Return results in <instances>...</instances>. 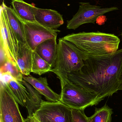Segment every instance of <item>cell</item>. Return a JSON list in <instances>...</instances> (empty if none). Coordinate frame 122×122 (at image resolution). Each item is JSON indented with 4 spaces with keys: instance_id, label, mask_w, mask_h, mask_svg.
Returning a JSON list of instances; mask_svg holds the SVG:
<instances>
[{
    "instance_id": "5",
    "label": "cell",
    "mask_w": 122,
    "mask_h": 122,
    "mask_svg": "<svg viewBox=\"0 0 122 122\" xmlns=\"http://www.w3.org/2000/svg\"><path fill=\"white\" fill-rule=\"evenodd\" d=\"M33 117L39 122H73L72 109L61 102L43 101Z\"/></svg>"
},
{
    "instance_id": "6",
    "label": "cell",
    "mask_w": 122,
    "mask_h": 122,
    "mask_svg": "<svg viewBox=\"0 0 122 122\" xmlns=\"http://www.w3.org/2000/svg\"><path fill=\"white\" fill-rule=\"evenodd\" d=\"M80 4L77 13L72 19L67 21V28L68 29L75 30L85 24H94L99 17L119 9L117 7L104 8L91 5L89 3H80Z\"/></svg>"
},
{
    "instance_id": "20",
    "label": "cell",
    "mask_w": 122,
    "mask_h": 122,
    "mask_svg": "<svg viewBox=\"0 0 122 122\" xmlns=\"http://www.w3.org/2000/svg\"><path fill=\"white\" fill-rule=\"evenodd\" d=\"M113 110L105 104L100 108H96L94 114L88 117L89 122H111Z\"/></svg>"
},
{
    "instance_id": "3",
    "label": "cell",
    "mask_w": 122,
    "mask_h": 122,
    "mask_svg": "<svg viewBox=\"0 0 122 122\" xmlns=\"http://www.w3.org/2000/svg\"><path fill=\"white\" fill-rule=\"evenodd\" d=\"M89 55L75 45L64 38H60L58 44L56 59L50 72L54 73L60 81L68 78L72 72L80 70Z\"/></svg>"
},
{
    "instance_id": "1",
    "label": "cell",
    "mask_w": 122,
    "mask_h": 122,
    "mask_svg": "<svg viewBox=\"0 0 122 122\" xmlns=\"http://www.w3.org/2000/svg\"><path fill=\"white\" fill-rule=\"evenodd\" d=\"M80 70L68 75L75 84L104 99L119 90L122 74V49L101 56L89 55Z\"/></svg>"
},
{
    "instance_id": "12",
    "label": "cell",
    "mask_w": 122,
    "mask_h": 122,
    "mask_svg": "<svg viewBox=\"0 0 122 122\" xmlns=\"http://www.w3.org/2000/svg\"><path fill=\"white\" fill-rule=\"evenodd\" d=\"M33 51L27 43L19 41L16 55V65L23 75L28 76L31 72Z\"/></svg>"
},
{
    "instance_id": "21",
    "label": "cell",
    "mask_w": 122,
    "mask_h": 122,
    "mask_svg": "<svg viewBox=\"0 0 122 122\" xmlns=\"http://www.w3.org/2000/svg\"><path fill=\"white\" fill-rule=\"evenodd\" d=\"M73 122H89L84 110L72 109Z\"/></svg>"
},
{
    "instance_id": "11",
    "label": "cell",
    "mask_w": 122,
    "mask_h": 122,
    "mask_svg": "<svg viewBox=\"0 0 122 122\" xmlns=\"http://www.w3.org/2000/svg\"><path fill=\"white\" fill-rule=\"evenodd\" d=\"M23 80L30 84L49 102H60L61 95L56 93L49 87L46 77L37 78L30 75L28 76L23 75Z\"/></svg>"
},
{
    "instance_id": "13",
    "label": "cell",
    "mask_w": 122,
    "mask_h": 122,
    "mask_svg": "<svg viewBox=\"0 0 122 122\" xmlns=\"http://www.w3.org/2000/svg\"><path fill=\"white\" fill-rule=\"evenodd\" d=\"M57 38L48 39L37 47L35 51L44 60L53 67L56 59L58 44Z\"/></svg>"
},
{
    "instance_id": "7",
    "label": "cell",
    "mask_w": 122,
    "mask_h": 122,
    "mask_svg": "<svg viewBox=\"0 0 122 122\" xmlns=\"http://www.w3.org/2000/svg\"><path fill=\"white\" fill-rule=\"evenodd\" d=\"M5 5L4 1H3L0 8V41L3 43L8 59L16 64L19 41L9 24Z\"/></svg>"
},
{
    "instance_id": "14",
    "label": "cell",
    "mask_w": 122,
    "mask_h": 122,
    "mask_svg": "<svg viewBox=\"0 0 122 122\" xmlns=\"http://www.w3.org/2000/svg\"><path fill=\"white\" fill-rule=\"evenodd\" d=\"M4 83L18 103L22 107H26L29 93L22 82L11 78Z\"/></svg>"
},
{
    "instance_id": "4",
    "label": "cell",
    "mask_w": 122,
    "mask_h": 122,
    "mask_svg": "<svg viewBox=\"0 0 122 122\" xmlns=\"http://www.w3.org/2000/svg\"><path fill=\"white\" fill-rule=\"evenodd\" d=\"M60 81V102L71 109L84 110L88 107L98 104L104 99L75 84L69 78Z\"/></svg>"
},
{
    "instance_id": "2",
    "label": "cell",
    "mask_w": 122,
    "mask_h": 122,
    "mask_svg": "<svg viewBox=\"0 0 122 122\" xmlns=\"http://www.w3.org/2000/svg\"><path fill=\"white\" fill-rule=\"evenodd\" d=\"M90 56H101L118 50L120 39L112 34L82 32L69 34L63 37Z\"/></svg>"
},
{
    "instance_id": "23",
    "label": "cell",
    "mask_w": 122,
    "mask_h": 122,
    "mask_svg": "<svg viewBox=\"0 0 122 122\" xmlns=\"http://www.w3.org/2000/svg\"><path fill=\"white\" fill-rule=\"evenodd\" d=\"M34 122H39L37 120V119H36V118H34Z\"/></svg>"
},
{
    "instance_id": "24",
    "label": "cell",
    "mask_w": 122,
    "mask_h": 122,
    "mask_svg": "<svg viewBox=\"0 0 122 122\" xmlns=\"http://www.w3.org/2000/svg\"><path fill=\"white\" fill-rule=\"evenodd\" d=\"M121 36H122V34H121Z\"/></svg>"
},
{
    "instance_id": "16",
    "label": "cell",
    "mask_w": 122,
    "mask_h": 122,
    "mask_svg": "<svg viewBox=\"0 0 122 122\" xmlns=\"http://www.w3.org/2000/svg\"><path fill=\"white\" fill-rule=\"evenodd\" d=\"M11 4L14 11L22 20L36 22L33 10L34 5L28 3L23 0H12Z\"/></svg>"
},
{
    "instance_id": "15",
    "label": "cell",
    "mask_w": 122,
    "mask_h": 122,
    "mask_svg": "<svg viewBox=\"0 0 122 122\" xmlns=\"http://www.w3.org/2000/svg\"><path fill=\"white\" fill-rule=\"evenodd\" d=\"M5 9L10 26L18 41L27 43L23 21L16 14L13 8L5 5Z\"/></svg>"
},
{
    "instance_id": "10",
    "label": "cell",
    "mask_w": 122,
    "mask_h": 122,
    "mask_svg": "<svg viewBox=\"0 0 122 122\" xmlns=\"http://www.w3.org/2000/svg\"><path fill=\"white\" fill-rule=\"evenodd\" d=\"M36 21L43 26L57 29L64 23L62 15L58 11L52 9L33 7Z\"/></svg>"
},
{
    "instance_id": "17",
    "label": "cell",
    "mask_w": 122,
    "mask_h": 122,
    "mask_svg": "<svg viewBox=\"0 0 122 122\" xmlns=\"http://www.w3.org/2000/svg\"><path fill=\"white\" fill-rule=\"evenodd\" d=\"M21 82L27 89L28 92V99L27 108L28 117H33L36 111L41 107L43 100L42 99L40 94L31 85L23 80Z\"/></svg>"
},
{
    "instance_id": "18",
    "label": "cell",
    "mask_w": 122,
    "mask_h": 122,
    "mask_svg": "<svg viewBox=\"0 0 122 122\" xmlns=\"http://www.w3.org/2000/svg\"><path fill=\"white\" fill-rule=\"evenodd\" d=\"M0 73L1 75H8L19 81L22 82L23 80V75L16 64L9 59L0 65Z\"/></svg>"
},
{
    "instance_id": "9",
    "label": "cell",
    "mask_w": 122,
    "mask_h": 122,
    "mask_svg": "<svg viewBox=\"0 0 122 122\" xmlns=\"http://www.w3.org/2000/svg\"><path fill=\"white\" fill-rule=\"evenodd\" d=\"M23 21L27 44L33 51L42 42L50 39L57 38L58 33L60 31L57 29L43 26L37 22Z\"/></svg>"
},
{
    "instance_id": "19",
    "label": "cell",
    "mask_w": 122,
    "mask_h": 122,
    "mask_svg": "<svg viewBox=\"0 0 122 122\" xmlns=\"http://www.w3.org/2000/svg\"><path fill=\"white\" fill-rule=\"evenodd\" d=\"M52 67L49 63L41 58L35 51L33 52L31 72L41 75L50 72Z\"/></svg>"
},
{
    "instance_id": "22",
    "label": "cell",
    "mask_w": 122,
    "mask_h": 122,
    "mask_svg": "<svg viewBox=\"0 0 122 122\" xmlns=\"http://www.w3.org/2000/svg\"><path fill=\"white\" fill-rule=\"evenodd\" d=\"M119 90H122V74L120 79V82L119 86Z\"/></svg>"
},
{
    "instance_id": "8",
    "label": "cell",
    "mask_w": 122,
    "mask_h": 122,
    "mask_svg": "<svg viewBox=\"0 0 122 122\" xmlns=\"http://www.w3.org/2000/svg\"><path fill=\"white\" fill-rule=\"evenodd\" d=\"M0 122H24L18 102L4 83L0 81Z\"/></svg>"
}]
</instances>
